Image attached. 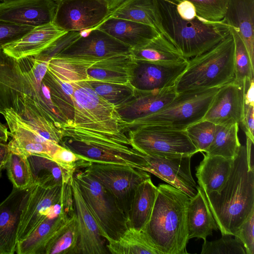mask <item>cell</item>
Listing matches in <instances>:
<instances>
[{
  "label": "cell",
  "instance_id": "obj_42",
  "mask_svg": "<svg viewBox=\"0 0 254 254\" xmlns=\"http://www.w3.org/2000/svg\"><path fill=\"white\" fill-rule=\"evenodd\" d=\"M233 236L222 235L219 239L204 241L201 254H246L241 242Z\"/></svg>",
  "mask_w": 254,
  "mask_h": 254
},
{
  "label": "cell",
  "instance_id": "obj_24",
  "mask_svg": "<svg viewBox=\"0 0 254 254\" xmlns=\"http://www.w3.org/2000/svg\"><path fill=\"white\" fill-rule=\"evenodd\" d=\"M66 32L51 22L34 27L21 38L2 49L6 54L17 60L35 56Z\"/></svg>",
  "mask_w": 254,
  "mask_h": 254
},
{
  "label": "cell",
  "instance_id": "obj_51",
  "mask_svg": "<svg viewBox=\"0 0 254 254\" xmlns=\"http://www.w3.org/2000/svg\"><path fill=\"white\" fill-rule=\"evenodd\" d=\"M9 135V132L8 131L7 128L0 122V141L6 142Z\"/></svg>",
  "mask_w": 254,
  "mask_h": 254
},
{
  "label": "cell",
  "instance_id": "obj_7",
  "mask_svg": "<svg viewBox=\"0 0 254 254\" xmlns=\"http://www.w3.org/2000/svg\"><path fill=\"white\" fill-rule=\"evenodd\" d=\"M220 87L177 93L173 99L157 113L126 127V132L145 126L185 130L203 120Z\"/></svg>",
  "mask_w": 254,
  "mask_h": 254
},
{
  "label": "cell",
  "instance_id": "obj_41",
  "mask_svg": "<svg viewBox=\"0 0 254 254\" xmlns=\"http://www.w3.org/2000/svg\"><path fill=\"white\" fill-rule=\"evenodd\" d=\"M177 4L183 0H169ZM194 6L196 14L210 21L223 19L228 5V0H187Z\"/></svg>",
  "mask_w": 254,
  "mask_h": 254
},
{
  "label": "cell",
  "instance_id": "obj_3",
  "mask_svg": "<svg viewBox=\"0 0 254 254\" xmlns=\"http://www.w3.org/2000/svg\"><path fill=\"white\" fill-rule=\"evenodd\" d=\"M150 218L142 230L160 254H185L189 242L187 208L190 197L170 185L160 184Z\"/></svg>",
  "mask_w": 254,
  "mask_h": 254
},
{
  "label": "cell",
  "instance_id": "obj_46",
  "mask_svg": "<svg viewBox=\"0 0 254 254\" xmlns=\"http://www.w3.org/2000/svg\"><path fill=\"white\" fill-rule=\"evenodd\" d=\"M254 210L240 226L234 236L242 244L246 254H254Z\"/></svg>",
  "mask_w": 254,
  "mask_h": 254
},
{
  "label": "cell",
  "instance_id": "obj_45",
  "mask_svg": "<svg viewBox=\"0 0 254 254\" xmlns=\"http://www.w3.org/2000/svg\"><path fill=\"white\" fill-rule=\"evenodd\" d=\"M82 32L78 31L66 32L57 38L41 53L35 57L49 62L51 59L63 52L72 42L80 36Z\"/></svg>",
  "mask_w": 254,
  "mask_h": 254
},
{
  "label": "cell",
  "instance_id": "obj_50",
  "mask_svg": "<svg viewBox=\"0 0 254 254\" xmlns=\"http://www.w3.org/2000/svg\"><path fill=\"white\" fill-rule=\"evenodd\" d=\"M9 153L7 144L0 141V162H6Z\"/></svg>",
  "mask_w": 254,
  "mask_h": 254
},
{
  "label": "cell",
  "instance_id": "obj_43",
  "mask_svg": "<svg viewBox=\"0 0 254 254\" xmlns=\"http://www.w3.org/2000/svg\"><path fill=\"white\" fill-rule=\"evenodd\" d=\"M52 159L62 168L73 175L80 169H84L92 163L86 158L62 145L54 153Z\"/></svg>",
  "mask_w": 254,
  "mask_h": 254
},
{
  "label": "cell",
  "instance_id": "obj_23",
  "mask_svg": "<svg viewBox=\"0 0 254 254\" xmlns=\"http://www.w3.org/2000/svg\"><path fill=\"white\" fill-rule=\"evenodd\" d=\"M73 215V214H72ZM64 199L25 239L17 243V254H44L46 246L57 231L72 215Z\"/></svg>",
  "mask_w": 254,
  "mask_h": 254
},
{
  "label": "cell",
  "instance_id": "obj_19",
  "mask_svg": "<svg viewBox=\"0 0 254 254\" xmlns=\"http://www.w3.org/2000/svg\"><path fill=\"white\" fill-rule=\"evenodd\" d=\"M53 0H8L0 2V21L33 27L53 22Z\"/></svg>",
  "mask_w": 254,
  "mask_h": 254
},
{
  "label": "cell",
  "instance_id": "obj_13",
  "mask_svg": "<svg viewBox=\"0 0 254 254\" xmlns=\"http://www.w3.org/2000/svg\"><path fill=\"white\" fill-rule=\"evenodd\" d=\"M38 92L32 87L18 60L6 54L0 48V114L11 109L20 114L25 99L34 97Z\"/></svg>",
  "mask_w": 254,
  "mask_h": 254
},
{
  "label": "cell",
  "instance_id": "obj_22",
  "mask_svg": "<svg viewBox=\"0 0 254 254\" xmlns=\"http://www.w3.org/2000/svg\"><path fill=\"white\" fill-rule=\"evenodd\" d=\"M30 187L18 189L13 187L10 194L0 203V254L15 253L22 210Z\"/></svg>",
  "mask_w": 254,
  "mask_h": 254
},
{
  "label": "cell",
  "instance_id": "obj_53",
  "mask_svg": "<svg viewBox=\"0 0 254 254\" xmlns=\"http://www.w3.org/2000/svg\"><path fill=\"white\" fill-rule=\"evenodd\" d=\"M5 162H0V177L1 175L2 170L4 169Z\"/></svg>",
  "mask_w": 254,
  "mask_h": 254
},
{
  "label": "cell",
  "instance_id": "obj_11",
  "mask_svg": "<svg viewBox=\"0 0 254 254\" xmlns=\"http://www.w3.org/2000/svg\"><path fill=\"white\" fill-rule=\"evenodd\" d=\"M53 23L68 31L96 28L110 15L112 9L106 0H57Z\"/></svg>",
  "mask_w": 254,
  "mask_h": 254
},
{
  "label": "cell",
  "instance_id": "obj_52",
  "mask_svg": "<svg viewBox=\"0 0 254 254\" xmlns=\"http://www.w3.org/2000/svg\"><path fill=\"white\" fill-rule=\"evenodd\" d=\"M109 4L110 8L112 10L116 8L125 0H106Z\"/></svg>",
  "mask_w": 254,
  "mask_h": 254
},
{
  "label": "cell",
  "instance_id": "obj_39",
  "mask_svg": "<svg viewBox=\"0 0 254 254\" xmlns=\"http://www.w3.org/2000/svg\"><path fill=\"white\" fill-rule=\"evenodd\" d=\"M94 90L116 107L124 103L133 94L135 88L131 84H117L98 81H88Z\"/></svg>",
  "mask_w": 254,
  "mask_h": 254
},
{
  "label": "cell",
  "instance_id": "obj_32",
  "mask_svg": "<svg viewBox=\"0 0 254 254\" xmlns=\"http://www.w3.org/2000/svg\"><path fill=\"white\" fill-rule=\"evenodd\" d=\"M18 115L42 136L60 144L63 138L62 130L49 120L33 97L26 98L24 108Z\"/></svg>",
  "mask_w": 254,
  "mask_h": 254
},
{
  "label": "cell",
  "instance_id": "obj_44",
  "mask_svg": "<svg viewBox=\"0 0 254 254\" xmlns=\"http://www.w3.org/2000/svg\"><path fill=\"white\" fill-rule=\"evenodd\" d=\"M18 61L32 87L36 91L39 92L48 70L49 62L35 56L25 57L20 59Z\"/></svg>",
  "mask_w": 254,
  "mask_h": 254
},
{
  "label": "cell",
  "instance_id": "obj_8",
  "mask_svg": "<svg viewBox=\"0 0 254 254\" xmlns=\"http://www.w3.org/2000/svg\"><path fill=\"white\" fill-rule=\"evenodd\" d=\"M74 176L82 196L106 240L120 238L128 228L127 219L113 195L89 174L80 170Z\"/></svg>",
  "mask_w": 254,
  "mask_h": 254
},
{
  "label": "cell",
  "instance_id": "obj_34",
  "mask_svg": "<svg viewBox=\"0 0 254 254\" xmlns=\"http://www.w3.org/2000/svg\"><path fill=\"white\" fill-rule=\"evenodd\" d=\"M239 126L237 123L216 125L213 140L205 154L233 159L241 146L238 137Z\"/></svg>",
  "mask_w": 254,
  "mask_h": 254
},
{
  "label": "cell",
  "instance_id": "obj_35",
  "mask_svg": "<svg viewBox=\"0 0 254 254\" xmlns=\"http://www.w3.org/2000/svg\"><path fill=\"white\" fill-rule=\"evenodd\" d=\"M79 232L75 213L57 231L47 244L44 254H75Z\"/></svg>",
  "mask_w": 254,
  "mask_h": 254
},
{
  "label": "cell",
  "instance_id": "obj_25",
  "mask_svg": "<svg viewBox=\"0 0 254 254\" xmlns=\"http://www.w3.org/2000/svg\"><path fill=\"white\" fill-rule=\"evenodd\" d=\"M96 28L107 33L131 50L142 47L160 34L151 26L111 17H108Z\"/></svg>",
  "mask_w": 254,
  "mask_h": 254
},
{
  "label": "cell",
  "instance_id": "obj_40",
  "mask_svg": "<svg viewBox=\"0 0 254 254\" xmlns=\"http://www.w3.org/2000/svg\"><path fill=\"white\" fill-rule=\"evenodd\" d=\"M216 125L202 120L188 127L186 131L198 152H205L211 143Z\"/></svg>",
  "mask_w": 254,
  "mask_h": 254
},
{
  "label": "cell",
  "instance_id": "obj_5",
  "mask_svg": "<svg viewBox=\"0 0 254 254\" xmlns=\"http://www.w3.org/2000/svg\"><path fill=\"white\" fill-rule=\"evenodd\" d=\"M235 45L230 33L206 52L188 60V65L177 79V93L220 87L233 80Z\"/></svg>",
  "mask_w": 254,
  "mask_h": 254
},
{
  "label": "cell",
  "instance_id": "obj_48",
  "mask_svg": "<svg viewBox=\"0 0 254 254\" xmlns=\"http://www.w3.org/2000/svg\"><path fill=\"white\" fill-rule=\"evenodd\" d=\"M247 137L254 142V105H244L243 117L240 125Z\"/></svg>",
  "mask_w": 254,
  "mask_h": 254
},
{
  "label": "cell",
  "instance_id": "obj_31",
  "mask_svg": "<svg viewBox=\"0 0 254 254\" xmlns=\"http://www.w3.org/2000/svg\"><path fill=\"white\" fill-rule=\"evenodd\" d=\"M131 53L135 60L177 63L187 60L160 33L142 47L131 50Z\"/></svg>",
  "mask_w": 254,
  "mask_h": 254
},
{
  "label": "cell",
  "instance_id": "obj_15",
  "mask_svg": "<svg viewBox=\"0 0 254 254\" xmlns=\"http://www.w3.org/2000/svg\"><path fill=\"white\" fill-rule=\"evenodd\" d=\"M3 116L11 136L7 144L10 152L26 157L39 154L52 158L61 146L40 135L12 109H6Z\"/></svg>",
  "mask_w": 254,
  "mask_h": 254
},
{
  "label": "cell",
  "instance_id": "obj_29",
  "mask_svg": "<svg viewBox=\"0 0 254 254\" xmlns=\"http://www.w3.org/2000/svg\"><path fill=\"white\" fill-rule=\"evenodd\" d=\"M158 192L151 178L137 187L127 216L128 227L142 230L148 222Z\"/></svg>",
  "mask_w": 254,
  "mask_h": 254
},
{
  "label": "cell",
  "instance_id": "obj_30",
  "mask_svg": "<svg viewBox=\"0 0 254 254\" xmlns=\"http://www.w3.org/2000/svg\"><path fill=\"white\" fill-rule=\"evenodd\" d=\"M27 157L31 170L32 185L52 188L68 183L74 176L62 168L49 157L31 154Z\"/></svg>",
  "mask_w": 254,
  "mask_h": 254
},
{
  "label": "cell",
  "instance_id": "obj_9",
  "mask_svg": "<svg viewBox=\"0 0 254 254\" xmlns=\"http://www.w3.org/2000/svg\"><path fill=\"white\" fill-rule=\"evenodd\" d=\"M126 133L132 147L144 155L177 157L198 152L186 130L145 126Z\"/></svg>",
  "mask_w": 254,
  "mask_h": 254
},
{
  "label": "cell",
  "instance_id": "obj_1",
  "mask_svg": "<svg viewBox=\"0 0 254 254\" xmlns=\"http://www.w3.org/2000/svg\"><path fill=\"white\" fill-rule=\"evenodd\" d=\"M205 195L222 235L234 236L254 210V170L249 164L246 145H241L220 189Z\"/></svg>",
  "mask_w": 254,
  "mask_h": 254
},
{
  "label": "cell",
  "instance_id": "obj_49",
  "mask_svg": "<svg viewBox=\"0 0 254 254\" xmlns=\"http://www.w3.org/2000/svg\"><path fill=\"white\" fill-rule=\"evenodd\" d=\"M176 10L180 17L185 20H192L197 15L194 5L187 0L177 3Z\"/></svg>",
  "mask_w": 254,
  "mask_h": 254
},
{
  "label": "cell",
  "instance_id": "obj_27",
  "mask_svg": "<svg viewBox=\"0 0 254 254\" xmlns=\"http://www.w3.org/2000/svg\"><path fill=\"white\" fill-rule=\"evenodd\" d=\"M187 221L189 239L195 238L205 241L212 235L213 230H218L205 193L199 187L188 203Z\"/></svg>",
  "mask_w": 254,
  "mask_h": 254
},
{
  "label": "cell",
  "instance_id": "obj_36",
  "mask_svg": "<svg viewBox=\"0 0 254 254\" xmlns=\"http://www.w3.org/2000/svg\"><path fill=\"white\" fill-rule=\"evenodd\" d=\"M109 17L133 21L156 29L153 0H125L112 10Z\"/></svg>",
  "mask_w": 254,
  "mask_h": 254
},
{
  "label": "cell",
  "instance_id": "obj_2",
  "mask_svg": "<svg viewBox=\"0 0 254 254\" xmlns=\"http://www.w3.org/2000/svg\"><path fill=\"white\" fill-rule=\"evenodd\" d=\"M155 27L186 59L199 55L225 38L230 26L210 21L197 15L192 20L180 17L176 4L169 0H153Z\"/></svg>",
  "mask_w": 254,
  "mask_h": 254
},
{
  "label": "cell",
  "instance_id": "obj_28",
  "mask_svg": "<svg viewBox=\"0 0 254 254\" xmlns=\"http://www.w3.org/2000/svg\"><path fill=\"white\" fill-rule=\"evenodd\" d=\"M203 155V160L195 168L199 187L205 193L217 191L229 175L233 159L218 155Z\"/></svg>",
  "mask_w": 254,
  "mask_h": 254
},
{
  "label": "cell",
  "instance_id": "obj_21",
  "mask_svg": "<svg viewBox=\"0 0 254 254\" xmlns=\"http://www.w3.org/2000/svg\"><path fill=\"white\" fill-rule=\"evenodd\" d=\"M188 63V60L177 63L136 60L130 83L135 89L142 90L161 89L174 86L185 70Z\"/></svg>",
  "mask_w": 254,
  "mask_h": 254
},
{
  "label": "cell",
  "instance_id": "obj_33",
  "mask_svg": "<svg viewBox=\"0 0 254 254\" xmlns=\"http://www.w3.org/2000/svg\"><path fill=\"white\" fill-rule=\"evenodd\" d=\"M106 247L112 254H160L142 230L132 227H128L118 239L107 241Z\"/></svg>",
  "mask_w": 254,
  "mask_h": 254
},
{
  "label": "cell",
  "instance_id": "obj_54",
  "mask_svg": "<svg viewBox=\"0 0 254 254\" xmlns=\"http://www.w3.org/2000/svg\"><path fill=\"white\" fill-rule=\"evenodd\" d=\"M8 0H0V2H4V1H6Z\"/></svg>",
  "mask_w": 254,
  "mask_h": 254
},
{
  "label": "cell",
  "instance_id": "obj_14",
  "mask_svg": "<svg viewBox=\"0 0 254 254\" xmlns=\"http://www.w3.org/2000/svg\"><path fill=\"white\" fill-rule=\"evenodd\" d=\"M191 157H167L144 154V163L141 170L153 174L191 198L197 193L198 187L191 174Z\"/></svg>",
  "mask_w": 254,
  "mask_h": 254
},
{
  "label": "cell",
  "instance_id": "obj_6",
  "mask_svg": "<svg viewBox=\"0 0 254 254\" xmlns=\"http://www.w3.org/2000/svg\"><path fill=\"white\" fill-rule=\"evenodd\" d=\"M135 65L131 51L99 59L55 57L49 60L48 69L64 81L127 84L131 80Z\"/></svg>",
  "mask_w": 254,
  "mask_h": 254
},
{
  "label": "cell",
  "instance_id": "obj_10",
  "mask_svg": "<svg viewBox=\"0 0 254 254\" xmlns=\"http://www.w3.org/2000/svg\"><path fill=\"white\" fill-rule=\"evenodd\" d=\"M84 172L113 195L127 219L137 187L151 178L146 171L116 164L92 163L84 169Z\"/></svg>",
  "mask_w": 254,
  "mask_h": 254
},
{
  "label": "cell",
  "instance_id": "obj_26",
  "mask_svg": "<svg viewBox=\"0 0 254 254\" xmlns=\"http://www.w3.org/2000/svg\"><path fill=\"white\" fill-rule=\"evenodd\" d=\"M222 20L238 31L254 64V0H228Z\"/></svg>",
  "mask_w": 254,
  "mask_h": 254
},
{
  "label": "cell",
  "instance_id": "obj_4",
  "mask_svg": "<svg viewBox=\"0 0 254 254\" xmlns=\"http://www.w3.org/2000/svg\"><path fill=\"white\" fill-rule=\"evenodd\" d=\"M69 115L63 134L74 132L106 135L125 133L126 123L116 107L98 95L88 81H72Z\"/></svg>",
  "mask_w": 254,
  "mask_h": 254
},
{
  "label": "cell",
  "instance_id": "obj_18",
  "mask_svg": "<svg viewBox=\"0 0 254 254\" xmlns=\"http://www.w3.org/2000/svg\"><path fill=\"white\" fill-rule=\"evenodd\" d=\"M247 84H242L234 79L220 87L203 120L215 125L237 123L240 126L243 117L244 95Z\"/></svg>",
  "mask_w": 254,
  "mask_h": 254
},
{
  "label": "cell",
  "instance_id": "obj_16",
  "mask_svg": "<svg viewBox=\"0 0 254 254\" xmlns=\"http://www.w3.org/2000/svg\"><path fill=\"white\" fill-rule=\"evenodd\" d=\"M88 31L86 34H81L56 57L99 59L127 54L131 51L130 47L97 28Z\"/></svg>",
  "mask_w": 254,
  "mask_h": 254
},
{
  "label": "cell",
  "instance_id": "obj_47",
  "mask_svg": "<svg viewBox=\"0 0 254 254\" xmlns=\"http://www.w3.org/2000/svg\"><path fill=\"white\" fill-rule=\"evenodd\" d=\"M33 28L0 21V48L18 40Z\"/></svg>",
  "mask_w": 254,
  "mask_h": 254
},
{
  "label": "cell",
  "instance_id": "obj_20",
  "mask_svg": "<svg viewBox=\"0 0 254 254\" xmlns=\"http://www.w3.org/2000/svg\"><path fill=\"white\" fill-rule=\"evenodd\" d=\"M176 95L175 86L152 90L135 88L132 96L116 108L122 119L126 122V128L127 126L160 111Z\"/></svg>",
  "mask_w": 254,
  "mask_h": 254
},
{
  "label": "cell",
  "instance_id": "obj_12",
  "mask_svg": "<svg viewBox=\"0 0 254 254\" xmlns=\"http://www.w3.org/2000/svg\"><path fill=\"white\" fill-rule=\"evenodd\" d=\"M72 179L68 183L52 188L37 185L30 187L22 210L18 242L29 236L48 216L54 207L64 199L72 190Z\"/></svg>",
  "mask_w": 254,
  "mask_h": 254
},
{
  "label": "cell",
  "instance_id": "obj_38",
  "mask_svg": "<svg viewBox=\"0 0 254 254\" xmlns=\"http://www.w3.org/2000/svg\"><path fill=\"white\" fill-rule=\"evenodd\" d=\"M4 168L13 187L25 189L32 186L30 168L26 156L10 151Z\"/></svg>",
  "mask_w": 254,
  "mask_h": 254
},
{
  "label": "cell",
  "instance_id": "obj_37",
  "mask_svg": "<svg viewBox=\"0 0 254 254\" xmlns=\"http://www.w3.org/2000/svg\"><path fill=\"white\" fill-rule=\"evenodd\" d=\"M234 41V80L246 85L254 79V64L252 63L244 43L238 31L230 27Z\"/></svg>",
  "mask_w": 254,
  "mask_h": 254
},
{
  "label": "cell",
  "instance_id": "obj_17",
  "mask_svg": "<svg viewBox=\"0 0 254 254\" xmlns=\"http://www.w3.org/2000/svg\"><path fill=\"white\" fill-rule=\"evenodd\" d=\"M72 189L79 237L75 254H107L106 240L84 199L77 181L73 176Z\"/></svg>",
  "mask_w": 254,
  "mask_h": 254
}]
</instances>
